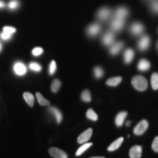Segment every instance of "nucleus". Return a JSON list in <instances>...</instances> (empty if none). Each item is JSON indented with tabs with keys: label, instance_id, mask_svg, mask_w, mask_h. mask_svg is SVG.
I'll list each match as a JSON object with an SVG mask.
<instances>
[{
	"label": "nucleus",
	"instance_id": "nucleus-15",
	"mask_svg": "<svg viewBox=\"0 0 158 158\" xmlns=\"http://www.w3.org/2000/svg\"><path fill=\"white\" fill-rule=\"evenodd\" d=\"M124 46V43L122 42H118L114 43V45H111V47L110 48V54L111 55H115L118 54L119 53V51L122 50V48Z\"/></svg>",
	"mask_w": 158,
	"mask_h": 158
},
{
	"label": "nucleus",
	"instance_id": "nucleus-36",
	"mask_svg": "<svg viewBox=\"0 0 158 158\" xmlns=\"http://www.w3.org/2000/svg\"><path fill=\"white\" fill-rule=\"evenodd\" d=\"M0 37L2 40H10L12 37V35L7 34V33L2 31V32L0 34Z\"/></svg>",
	"mask_w": 158,
	"mask_h": 158
},
{
	"label": "nucleus",
	"instance_id": "nucleus-30",
	"mask_svg": "<svg viewBox=\"0 0 158 158\" xmlns=\"http://www.w3.org/2000/svg\"><path fill=\"white\" fill-rule=\"evenodd\" d=\"M103 70H102L100 67H96V68L94 69V76H95L97 78H101V77L103 76Z\"/></svg>",
	"mask_w": 158,
	"mask_h": 158
},
{
	"label": "nucleus",
	"instance_id": "nucleus-22",
	"mask_svg": "<svg viewBox=\"0 0 158 158\" xmlns=\"http://www.w3.org/2000/svg\"><path fill=\"white\" fill-rule=\"evenodd\" d=\"M151 84L154 90L158 89V73H154L152 75Z\"/></svg>",
	"mask_w": 158,
	"mask_h": 158
},
{
	"label": "nucleus",
	"instance_id": "nucleus-37",
	"mask_svg": "<svg viewBox=\"0 0 158 158\" xmlns=\"http://www.w3.org/2000/svg\"><path fill=\"white\" fill-rule=\"evenodd\" d=\"M5 7V3L2 0H0V9L4 8Z\"/></svg>",
	"mask_w": 158,
	"mask_h": 158
},
{
	"label": "nucleus",
	"instance_id": "nucleus-27",
	"mask_svg": "<svg viewBox=\"0 0 158 158\" xmlns=\"http://www.w3.org/2000/svg\"><path fill=\"white\" fill-rule=\"evenodd\" d=\"M61 86V81L59 79H55L51 85V90L53 92H57Z\"/></svg>",
	"mask_w": 158,
	"mask_h": 158
},
{
	"label": "nucleus",
	"instance_id": "nucleus-3",
	"mask_svg": "<svg viewBox=\"0 0 158 158\" xmlns=\"http://www.w3.org/2000/svg\"><path fill=\"white\" fill-rule=\"evenodd\" d=\"M112 12L110 10V8H108L107 7H104L100 8L97 13V17L100 21H106L108 19H110V17L111 16Z\"/></svg>",
	"mask_w": 158,
	"mask_h": 158
},
{
	"label": "nucleus",
	"instance_id": "nucleus-18",
	"mask_svg": "<svg viewBox=\"0 0 158 158\" xmlns=\"http://www.w3.org/2000/svg\"><path fill=\"white\" fill-rule=\"evenodd\" d=\"M49 111L55 116L56 119V122L58 124L60 123L62 120V114L61 113V111L59 109H57L55 107H51L49 108Z\"/></svg>",
	"mask_w": 158,
	"mask_h": 158
},
{
	"label": "nucleus",
	"instance_id": "nucleus-7",
	"mask_svg": "<svg viewBox=\"0 0 158 158\" xmlns=\"http://www.w3.org/2000/svg\"><path fill=\"white\" fill-rule=\"evenodd\" d=\"M150 45V38L148 35H143L140 38L138 43V47L140 51H144L147 50Z\"/></svg>",
	"mask_w": 158,
	"mask_h": 158
},
{
	"label": "nucleus",
	"instance_id": "nucleus-39",
	"mask_svg": "<svg viewBox=\"0 0 158 158\" xmlns=\"http://www.w3.org/2000/svg\"><path fill=\"white\" fill-rule=\"evenodd\" d=\"M2 45L1 43H0V51H2Z\"/></svg>",
	"mask_w": 158,
	"mask_h": 158
},
{
	"label": "nucleus",
	"instance_id": "nucleus-26",
	"mask_svg": "<svg viewBox=\"0 0 158 158\" xmlns=\"http://www.w3.org/2000/svg\"><path fill=\"white\" fill-rule=\"evenodd\" d=\"M86 117L89 119L92 120V121H97L98 118V116L97 115V114L92 109H89L86 112Z\"/></svg>",
	"mask_w": 158,
	"mask_h": 158
},
{
	"label": "nucleus",
	"instance_id": "nucleus-1",
	"mask_svg": "<svg viewBox=\"0 0 158 158\" xmlns=\"http://www.w3.org/2000/svg\"><path fill=\"white\" fill-rule=\"evenodd\" d=\"M132 84L133 87L138 91H145L148 87V81L143 76H137L132 79Z\"/></svg>",
	"mask_w": 158,
	"mask_h": 158
},
{
	"label": "nucleus",
	"instance_id": "nucleus-24",
	"mask_svg": "<svg viewBox=\"0 0 158 158\" xmlns=\"http://www.w3.org/2000/svg\"><path fill=\"white\" fill-rule=\"evenodd\" d=\"M36 97H37V100H38V102L41 105V106H47L50 105V102H49L48 100H46V99H45L40 93H39V92H37L36 94Z\"/></svg>",
	"mask_w": 158,
	"mask_h": 158
},
{
	"label": "nucleus",
	"instance_id": "nucleus-11",
	"mask_svg": "<svg viewBox=\"0 0 158 158\" xmlns=\"http://www.w3.org/2000/svg\"><path fill=\"white\" fill-rule=\"evenodd\" d=\"M92 135V129L89 128L86 130H85L84 133H82L78 136L77 141L78 143H84L85 142L88 141L91 138V136Z\"/></svg>",
	"mask_w": 158,
	"mask_h": 158
},
{
	"label": "nucleus",
	"instance_id": "nucleus-23",
	"mask_svg": "<svg viewBox=\"0 0 158 158\" xmlns=\"http://www.w3.org/2000/svg\"><path fill=\"white\" fill-rule=\"evenodd\" d=\"M92 145V143H84L83 145L79 149L77 150L76 153V156H80L84 152H86V150H87Z\"/></svg>",
	"mask_w": 158,
	"mask_h": 158
},
{
	"label": "nucleus",
	"instance_id": "nucleus-21",
	"mask_svg": "<svg viewBox=\"0 0 158 158\" xmlns=\"http://www.w3.org/2000/svg\"><path fill=\"white\" fill-rule=\"evenodd\" d=\"M122 80V77H114V78H110L106 81V84L110 86H116L121 83Z\"/></svg>",
	"mask_w": 158,
	"mask_h": 158
},
{
	"label": "nucleus",
	"instance_id": "nucleus-6",
	"mask_svg": "<svg viewBox=\"0 0 158 158\" xmlns=\"http://www.w3.org/2000/svg\"><path fill=\"white\" fill-rule=\"evenodd\" d=\"M101 30V26L98 23H94L92 24L89 25L86 29V32L89 36L90 37H95L100 33Z\"/></svg>",
	"mask_w": 158,
	"mask_h": 158
},
{
	"label": "nucleus",
	"instance_id": "nucleus-19",
	"mask_svg": "<svg viewBox=\"0 0 158 158\" xmlns=\"http://www.w3.org/2000/svg\"><path fill=\"white\" fill-rule=\"evenodd\" d=\"M123 141H124V138L122 137L118 138L117 140H116L115 141L113 142V143H112L109 146V147H108V150L109 152L115 151V150H116L120 147V146L122 145V142H123Z\"/></svg>",
	"mask_w": 158,
	"mask_h": 158
},
{
	"label": "nucleus",
	"instance_id": "nucleus-41",
	"mask_svg": "<svg viewBox=\"0 0 158 158\" xmlns=\"http://www.w3.org/2000/svg\"><path fill=\"white\" fill-rule=\"evenodd\" d=\"M157 47H158V45H157Z\"/></svg>",
	"mask_w": 158,
	"mask_h": 158
},
{
	"label": "nucleus",
	"instance_id": "nucleus-5",
	"mask_svg": "<svg viewBox=\"0 0 158 158\" xmlns=\"http://www.w3.org/2000/svg\"><path fill=\"white\" fill-rule=\"evenodd\" d=\"M144 30V27L141 23L134 22L130 27V31L134 36L140 35Z\"/></svg>",
	"mask_w": 158,
	"mask_h": 158
},
{
	"label": "nucleus",
	"instance_id": "nucleus-40",
	"mask_svg": "<svg viewBox=\"0 0 158 158\" xmlns=\"http://www.w3.org/2000/svg\"><path fill=\"white\" fill-rule=\"evenodd\" d=\"M92 158H105L103 157H92Z\"/></svg>",
	"mask_w": 158,
	"mask_h": 158
},
{
	"label": "nucleus",
	"instance_id": "nucleus-4",
	"mask_svg": "<svg viewBox=\"0 0 158 158\" xmlns=\"http://www.w3.org/2000/svg\"><path fill=\"white\" fill-rule=\"evenodd\" d=\"M149 127V122L146 119L142 120L134 128L133 132L136 135H141Z\"/></svg>",
	"mask_w": 158,
	"mask_h": 158
},
{
	"label": "nucleus",
	"instance_id": "nucleus-16",
	"mask_svg": "<svg viewBox=\"0 0 158 158\" xmlns=\"http://www.w3.org/2000/svg\"><path fill=\"white\" fill-rule=\"evenodd\" d=\"M150 62L149 61L147 60V59H142L138 62V69L140 71H142V72H145V71H147L150 68Z\"/></svg>",
	"mask_w": 158,
	"mask_h": 158
},
{
	"label": "nucleus",
	"instance_id": "nucleus-29",
	"mask_svg": "<svg viewBox=\"0 0 158 158\" xmlns=\"http://www.w3.org/2000/svg\"><path fill=\"white\" fill-rule=\"evenodd\" d=\"M29 68L31 70L35 71V72H40V71H41V70H42L41 65L37 62H31L29 64Z\"/></svg>",
	"mask_w": 158,
	"mask_h": 158
},
{
	"label": "nucleus",
	"instance_id": "nucleus-14",
	"mask_svg": "<svg viewBox=\"0 0 158 158\" xmlns=\"http://www.w3.org/2000/svg\"><path fill=\"white\" fill-rule=\"evenodd\" d=\"M134 56H135V53L133 49L128 48L124 51V61L126 64H130V62L133 61L134 58Z\"/></svg>",
	"mask_w": 158,
	"mask_h": 158
},
{
	"label": "nucleus",
	"instance_id": "nucleus-8",
	"mask_svg": "<svg viewBox=\"0 0 158 158\" xmlns=\"http://www.w3.org/2000/svg\"><path fill=\"white\" fill-rule=\"evenodd\" d=\"M13 70L17 76H22L27 73V67L23 62H17L13 65Z\"/></svg>",
	"mask_w": 158,
	"mask_h": 158
},
{
	"label": "nucleus",
	"instance_id": "nucleus-35",
	"mask_svg": "<svg viewBox=\"0 0 158 158\" xmlns=\"http://www.w3.org/2000/svg\"><path fill=\"white\" fill-rule=\"evenodd\" d=\"M152 148L155 152L158 153V136H156L152 144Z\"/></svg>",
	"mask_w": 158,
	"mask_h": 158
},
{
	"label": "nucleus",
	"instance_id": "nucleus-31",
	"mask_svg": "<svg viewBox=\"0 0 158 158\" xmlns=\"http://www.w3.org/2000/svg\"><path fill=\"white\" fill-rule=\"evenodd\" d=\"M19 7V2L18 0H11L8 4V7L10 10H15Z\"/></svg>",
	"mask_w": 158,
	"mask_h": 158
},
{
	"label": "nucleus",
	"instance_id": "nucleus-13",
	"mask_svg": "<svg viewBox=\"0 0 158 158\" xmlns=\"http://www.w3.org/2000/svg\"><path fill=\"white\" fill-rule=\"evenodd\" d=\"M130 158H141L142 155V147L141 146H134L130 150Z\"/></svg>",
	"mask_w": 158,
	"mask_h": 158
},
{
	"label": "nucleus",
	"instance_id": "nucleus-38",
	"mask_svg": "<svg viewBox=\"0 0 158 158\" xmlns=\"http://www.w3.org/2000/svg\"><path fill=\"white\" fill-rule=\"evenodd\" d=\"M126 125H127V127H129V126L130 125V122H127V124H126Z\"/></svg>",
	"mask_w": 158,
	"mask_h": 158
},
{
	"label": "nucleus",
	"instance_id": "nucleus-33",
	"mask_svg": "<svg viewBox=\"0 0 158 158\" xmlns=\"http://www.w3.org/2000/svg\"><path fill=\"white\" fill-rule=\"evenodd\" d=\"M15 31H16V29H15L14 27H5L3 28L4 32L7 33V34H9V35H13V33L15 32Z\"/></svg>",
	"mask_w": 158,
	"mask_h": 158
},
{
	"label": "nucleus",
	"instance_id": "nucleus-2",
	"mask_svg": "<svg viewBox=\"0 0 158 158\" xmlns=\"http://www.w3.org/2000/svg\"><path fill=\"white\" fill-rule=\"evenodd\" d=\"M125 20L114 17L110 21V29L114 31H120L123 29Z\"/></svg>",
	"mask_w": 158,
	"mask_h": 158
},
{
	"label": "nucleus",
	"instance_id": "nucleus-34",
	"mask_svg": "<svg viewBox=\"0 0 158 158\" xmlns=\"http://www.w3.org/2000/svg\"><path fill=\"white\" fill-rule=\"evenodd\" d=\"M43 50L42 48H40V47H37V48H35L32 50V54L34 55L35 56H38L40 55L43 54Z\"/></svg>",
	"mask_w": 158,
	"mask_h": 158
},
{
	"label": "nucleus",
	"instance_id": "nucleus-28",
	"mask_svg": "<svg viewBox=\"0 0 158 158\" xmlns=\"http://www.w3.org/2000/svg\"><path fill=\"white\" fill-rule=\"evenodd\" d=\"M81 99L83 101L89 102L91 101L92 98H91V94L89 90H84L81 94Z\"/></svg>",
	"mask_w": 158,
	"mask_h": 158
},
{
	"label": "nucleus",
	"instance_id": "nucleus-32",
	"mask_svg": "<svg viewBox=\"0 0 158 158\" xmlns=\"http://www.w3.org/2000/svg\"><path fill=\"white\" fill-rule=\"evenodd\" d=\"M56 70V64L55 61L53 60L52 62H51L50 65H49V74L50 75H53L55 73Z\"/></svg>",
	"mask_w": 158,
	"mask_h": 158
},
{
	"label": "nucleus",
	"instance_id": "nucleus-9",
	"mask_svg": "<svg viewBox=\"0 0 158 158\" xmlns=\"http://www.w3.org/2000/svg\"><path fill=\"white\" fill-rule=\"evenodd\" d=\"M48 152L54 158H68V154L58 148L51 147L49 149Z\"/></svg>",
	"mask_w": 158,
	"mask_h": 158
},
{
	"label": "nucleus",
	"instance_id": "nucleus-17",
	"mask_svg": "<svg viewBox=\"0 0 158 158\" xmlns=\"http://www.w3.org/2000/svg\"><path fill=\"white\" fill-rule=\"evenodd\" d=\"M127 115V113L126 111H122L118 113L116 116L115 122L117 127H121L122 124H124V119H125L126 116Z\"/></svg>",
	"mask_w": 158,
	"mask_h": 158
},
{
	"label": "nucleus",
	"instance_id": "nucleus-10",
	"mask_svg": "<svg viewBox=\"0 0 158 158\" xmlns=\"http://www.w3.org/2000/svg\"><path fill=\"white\" fill-rule=\"evenodd\" d=\"M129 15V10L125 7H119L115 10L114 17L125 20Z\"/></svg>",
	"mask_w": 158,
	"mask_h": 158
},
{
	"label": "nucleus",
	"instance_id": "nucleus-12",
	"mask_svg": "<svg viewBox=\"0 0 158 158\" xmlns=\"http://www.w3.org/2000/svg\"><path fill=\"white\" fill-rule=\"evenodd\" d=\"M115 40V37H114V34L112 31H108L102 37V43H103L105 45H112L114 42Z\"/></svg>",
	"mask_w": 158,
	"mask_h": 158
},
{
	"label": "nucleus",
	"instance_id": "nucleus-20",
	"mask_svg": "<svg viewBox=\"0 0 158 158\" xmlns=\"http://www.w3.org/2000/svg\"><path fill=\"white\" fill-rule=\"evenodd\" d=\"M23 98L26 100V102H27V104L29 105L30 107H32L34 106V102H35V98L34 96L32 95V94L29 93V92H25L23 94Z\"/></svg>",
	"mask_w": 158,
	"mask_h": 158
},
{
	"label": "nucleus",
	"instance_id": "nucleus-25",
	"mask_svg": "<svg viewBox=\"0 0 158 158\" xmlns=\"http://www.w3.org/2000/svg\"><path fill=\"white\" fill-rule=\"evenodd\" d=\"M150 10L155 14H158V0H152L149 5Z\"/></svg>",
	"mask_w": 158,
	"mask_h": 158
}]
</instances>
